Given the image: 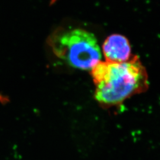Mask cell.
<instances>
[{
  "mask_svg": "<svg viewBox=\"0 0 160 160\" xmlns=\"http://www.w3.org/2000/svg\"><path fill=\"white\" fill-rule=\"evenodd\" d=\"M99 103L115 106L149 88L147 69L137 55L124 62H99L92 69Z\"/></svg>",
  "mask_w": 160,
  "mask_h": 160,
  "instance_id": "1",
  "label": "cell"
},
{
  "mask_svg": "<svg viewBox=\"0 0 160 160\" xmlns=\"http://www.w3.org/2000/svg\"><path fill=\"white\" fill-rule=\"evenodd\" d=\"M48 42L58 57L75 68L90 69L101 61L102 53L97 39L86 30L56 31Z\"/></svg>",
  "mask_w": 160,
  "mask_h": 160,
  "instance_id": "2",
  "label": "cell"
},
{
  "mask_svg": "<svg viewBox=\"0 0 160 160\" xmlns=\"http://www.w3.org/2000/svg\"><path fill=\"white\" fill-rule=\"evenodd\" d=\"M106 61L124 62L131 58V47L125 36L119 34L109 36L103 44Z\"/></svg>",
  "mask_w": 160,
  "mask_h": 160,
  "instance_id": "3",
  "label": "cell"
}]
</instances>
